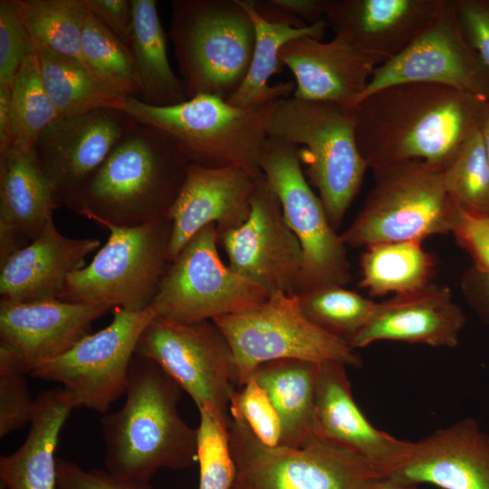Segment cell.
<instances>
[{
  "label": "cell",
  "mask_w": 489,
  "mask_h": 489,
  "mask_svg": "<svg viewBox=\"0 0 489 489\" xmlns=\"http://www.w3.org/2000/svg\"><path fill=\"white\" fill-rule=\"evenodd\" d=\"M486 97L448 86L407 82L357 106L356 139L372 170L422 161L445 170L483 122Z\"/></svg>",
  "instance_id": "1"
},
{
  "label": "cell",
  "mask_w": 489,
  "mask_h": 489,
  "mask_svg": "<svg viewBox=\"0 0 489 489\" xmlns=\"http://www.w3.org/2000/svg\"><path fill=\"white\" fill-rule=\"evenodd\" d=\"M190 163L168 134L136 122L66 206L102 227L164 218Z\"/></svg>",
  "instance_id": "2"
},
{
  "label": "cell",
  "mask_w": 489,
  "mask_h": 489,
  "mask_svg": "<svg viewBox=\"0 0 489 489\" xmlns=\"http://www.w3.org/2000/svg\"><path fill=\"white\" fill-rule=\"evenodd\" d=\"M181 390L156 362L133 357L123 406L101 419L107 471L150 482L160 469L182 470L197 461V428L178 412Z\"/></svg>",
  "instance_id": "3"
},
{
  "label": "cell",
  "mask_w": 489,
  "mask_h": 489,
  "mask_svg": "<svg viewBox=\"0 0 489 489\" xmlns=\"http://www.w3.org/2000/svg\"><path fill=\"white\" fill-rule=\"evenodd\" d=\"M280 101L240 108L219 97L199 94L173 106L156 107L127 96L122 110L171 137L191 163L235 167L258 179L264 177L261 153Z\"/></svg>",
  "instance_id": "4"
},
{
  "label": "cell",
  "mask_w": 489,
  "mask_h": 489,
  "mask_svg": "<svg viewBox=\"0 0 489 489\" xmlns=\"http://www.w3.org/2000/svg\"><path fill=\"white\" fill-rule=\"evenodd\" d=\"M168 36L187 99L228 101L248 72L255 41L239 0H173Z\"/></svg>",
  "instance_id": "5"
},
{
  "label": "cell",
  "mask_w": 489,
  "mask_h": 489,
  "mask_svg": "<svg viewBox=\"0 0 489 489\" xmlns=\"http://www.w3.org/2000/svg\"><path fill=\"white\" fill-rule=\"evenodd\" d=\"M357 107L282 99L271 120L268 136L296 144L306 174L317 188L334 229L358 194L368 165L356 139Z\"/></svg>",
  "instance_id": "6"
},
{
  "label": "cell",
  "mask_w": 489,
  "mask_h": 489,
  "mask_svg": "<svg viewBox=\"0 0 489 489\" xmlns=\"http://www.w3.org/2000/svg\"><path fill=\"white\" fill-rule=\"evenodd\" d=\"M374 187L351 224L340 235L343 244L417 241L451 233L455 202L444 170L422 161H407L373 170Z\"/></svg>",
  "instance_id": "7"
},
{
  "label": "cell",
  "mask_w": 489,
  "mask_h": 489,
  "mask_svg": "<svg viewBox=\"0 0 489 489\" xmlns=\"http://www.w3.org/2000/svg\"><path fill=\"white\" fill-rule=\"evenodd\" d=\"M229 439L236 468L230 489H369L386 478L359 455L317 436L297 447L266 446L235 416Z\"/></svg>",
  "instance_id": "8"
},
{
  "label": "cell",
  "mask_w": 489,
  "mask_h": 489,
  "mask_svg": "<svg viewBox=\"0 0 489 489\" xmlns=\"http://www.w3.org/2000/svg\"><path fill=\"white\" fill-rule=\"evenodd\" d=\"M105 228L107 242L89 264L68 277L59 300L133 312L149 307L170 262L169 220Z\"/></svg>",
  "instance_id": "9"
},
{
  "label": "cell",
  "mask_w": 489,
  "mask_h": 489,
  "mask_svg": "<svg viewBox=\"0 0 489 489\" xmlns=\"http://www.w3.org/2000/svg\"><path fill=\"white\" fill-rule=\"evenodd\" d=\"M231 347L238 388L259 365L276 360L337 361L359 367L346 341L322 331L302 311L299 294H271L258 306L212 320Z\"/></svg>",
  "instance_id": "10"
},
{
  "label": "cell",
  "mask_w": 489,
  "mask_h": 489,
  "mask_svg": "<svg viewBox=\"0 0 489 489\" xmlns=\"http://www.w3.org/2000/svg\"><path fill=\"white\" fill-rule=\"evenodd\" d=\"M260 168L302 250L298 294L321 285L345 286L351 279L345 244L304 176L299 146L268 136Z\"/></svg>",
  "instance_id": "11"
},
{
  "label": "cell",
  "mask_w": 489,
  "mask_h": 489,
  "mask_svg": "<svg viewBox=\"0 0 489 489\" xmlns=\"http://www.w3.org/2000/svg\"><path fill=\"white\" fill-rule=\"evenodd\" d=\"M215 225L197 233L169 262L151 306L158 316L182 322L201 321L253 309L268 297L222 261Z\"/></svg>",
  "instance_id": "12"
},
{
  "label": "cell",
  "mask_w": 489,
  "mask_h": 489,
  "mask_svg": "<svg viewBox=\"0 0 489 489\" xmlns=\"http://www.w3.org/2000/svg\"><path fill=\"white\" fill-rule=\"evenodd\" d=\"M112 312L108 326L86 334L65 353L36 366L30 376L60 383L81 407L107 413L111 403L125 394L139 338L157 316L151 305L135 312L116 307Z\"/></svg>",
  "instance_id": "13"
},
{
  "label": "cell",
  "mask_w": 489,
  "mask_h": 489,
  "mask_svg": "<svg viewBox=\"0 0 489 489\" xmlns=\"http://www.w3.org/2000/svg\"><path fill=\"white\" fill-rule=\"evenodd\" d=\"M135 355L156 362L197 408L229 414L237 383L230 345L213 321L182 323L156 316L142 332Z\"/></svg>",
  "instance_id": "14"
},
{
  "label": "cell",
  "mask_w": 489,
  "mask_h": 489,
  "mask_svg": "<svg viewBox=\"0 0 489 489\" xmlns=\"http://www.w3.org/2000/svg\"><path fill=\"white\" fill-rule=\"evenodd\" d=\"M426 82L489 95V69L468 43L455 0H445L422 32L398 55L379 64L359 103L391 85Z\"/></svg>",
  "instance_id": "15"
},
{
  "label": "cell",
  "mask_w": 489,
  "mask_h": 489,
  "mask_svg": "<svg viewBox=\"0 0 489 489\" xmlns=\"http://www.w3.org/2000/svg\"><path fill=\"white\" fill-rule=\"evenodd\" d=\"M229 267L264 290L298 294L303 265L301 244L264 177L256 180L251 211L239 227L219 235Z\"/></svg>",
  "instance_id": "16"
},
{
  "label": "cell",
  "mask_w": 489,
  "mask_h": 489,
  "mask_svg": "<svg viewBox=\"0 0 489 489\" xmlns=\"http://www.w3.org/2000/svg\"><path fill=\"white\" fill-rule=\"evenodd\" d=\"M137 121L117 109L58 118L39 136L34 153L60 206H66Z\"/></svg>",
  "instance_id": "17"
},
{
  "label": "cell",
  "mask_w": 489,
  "mask_h": 489,
  "mask_svg": "<svg viewBox=\"0 0 489 489\" xmlns=\"http://www.w3.org/2000/svg\"><path fill=\"white\" fill-rule=\"evenodd\" d=\"M256 180L235 167L190 163L181 189L166 216L171 224L169 261L208 225H215L219 235L243 225L251 211Z\"/></svg>",
  "instance_id": "18"
},
{
  "label": "cell",
  "mask_w": 489,
  "mask_h": 489,
  "mask_svg": "<svg viewBox=\"0 0 489 489\" xmlns=\"http://www.w3.org/2000/svg\"><path fill=\"white\" fill-rule=\"evenodd\" d=\"M314 434L359 455L385 477L408 460L413 448V442L369 423L352 397L346 365L337 361L320 362Z\"/></svg>",
  "instance_id": "19"
},
{
  "label": "cell",
  "mask_w": 489,
  "mask_h": 489,
  "mask_svg": "<svg viewBox=\"0 0 489 489\" xmlns=\"http://www.w3.org/2000/svg\"><path fill=\"white\" fill-rule=\"evenodd\" d=\"M106 305L59 299L32 302L0 301V344L9 348L25 370L69 350L109 312Z\"/></svg>",
  "instance_id": "20"
},
{
  "label": "cell",
  "mask_w": 489,
  "mask_h": 489,
  "mask_svg": "<svg viewBox=\"0 0 489 489\" xmlns=\"http://www.w3.org/2000/svg\"><path fill=\"white\" fill-rule=\"evenodd\" d=\"M386 478L410 487L489 489V435L473 418L461 419L413 442L408 460Z\"/></svg>",
  "instance_id": "21"
},
{
  "label": "cell",
  "mask_w": 489,
  "mask_h": 489,
  "mask_svg": "<svg viewBox=\"0 0 489 489\" xmlns=\"http://www.w3.org/2000/svg\"><path fill=\"white\" fill-rule=\"evenodd\" d=\"M280 61L295 78L292 96L357 107L371 75L382 62L344 39L301 37L286 43Z\"/></svg>",
  "instance_id": "22"
},
{
  "label": "cell",
  "mask_w": 489,
  "mask_h": 489,
  "mask_svg": "<svg viewBox=\"0 0 489 489\" xmlns=\"http://www.w3.org/2000/svg\"><path fill=\"white\" fill-rule=\"evenodd\" d=\"M445 0H332L326 14L334 36L382 63L402 52Z\"/></svg>",
  "instance_id": "23"
},
{
  "label": "cell",
  "mask_w": 489,
  "mask_h": 489,
  "mask_svg": "<svg viewBox=\"0 0 489 489\" xmlns=\"http://www.w3.org/2000/svg\"><path fill=\"white\" fill-rule=\"evenodd\" d=\"M465 324V313L453 300L450 289L431 283L377 302L350 347L354 350L379 340H395L453 349L459 344Z\"/></svg>",
  "instance_id": "24"
},
{
  "label": "cell",
  "mask_w": 489,
  "mask_h": 489,
  "mask_svg": "<svg viewBox=\"0 0 489 489\" xmlns=\"http://www.w3.org/2000/svg\"><path fill=\"white\" fill-rule=\"evenodd\" d=\"M95 238H71L53 220L24 247L0 263V301L32 302L59 299L68 277L98 250Z\"/></svg>",
  "instance_id": "25"
},
{
  "label": "cell",
  "mask_w": 489,
  "mask_h": 489,
  "mask_svg": "<svg viewBox=\"0 0 489 489\" xmlns=\"http://www.w3.org/2000/svg\"><path fill=\"white\" fill-rule=\"evenodd\" d=\"M59 206L34 150L0 153V263L34 240Z\"/></svg>",
  "instance_id": "26"
},
{
  "label": "cell",
  "mask_w": 489,
  "mask_h": 489,
  "mask_svg": "<svg viewBox=\"0 0 489 489\" xmlns=\"http://www.w3.org/2000/svg\"><path fill=\"white\" fill-rule=\"evenodd\" d=\"M80 407L63 387L45 390L35 398L24 442L0 457L3 489H58L56 447L67 419Z\"/></svg>",
  "instance_id": "27"
},
{
  "label": "cell",
  "mask_w": 489,
  "mask_h": 489,
  "mask_svg": "<svg viewBox=\"0 0 489 489\" xmlns=\"http://www.w3.org/2000/svg\"><path fill=\"white\" fill-rule=\"evenodd\" d=\"M320 362L284 359L263 363L249 378L266 392L282 422L280 446H301L315 436Z\"/></svg>",
  "instance_id": "28"
},
{
  "label": "cell",
  "mask_w": 489,
  "mask_h": 489,
  "mask_svg": "<svg viewBox=\"0 0 489 489\" xmlns=\"http://www.w3.org/2000/svg\"><path fill=\"white\" fill-rule=\"evenodd\" d=\"M253 20L255 41L250 67L239 89L227 101L240 108H254L289 98L295 90L292 82L269 84V79L282 72L281 49L301 37L322 40L328 23L326 19L302 28L271 23L262 18L254 8V0H239Z\"/></svg>",
  "instance_id": "29"
},
{
  "label": "cell",
  "mask_w": 489,
  "mask_h": 489,
  "mask_svg": "<svg viewBox=\"0 0 489 489\" xmlns=\"http://www.w3.org/2000/svg\"><path fill=\"white\" fill-rule=\"evenodd\" d=\"M133 27L129 48L141 101L167 107L187 100L182 80L172 70L156 0H131Z\"/></svg>",
  "instance_id": "30"
},
{
  "label": "cell",
  "mask_w": 489,
  "mask_h": 489,
  "mask_svg": "<svg viewBox=\"0 0 489 489\" xmlns=\"http://www.w3.org/2000/svg\"><path fill=\"white\" fill-rule=\"evenodd\" d=\"M360 267L359 285L370 295H401L432 283L436 259L422 247V242L381 243L366 247Z\"/></svg>",
  "instance_id": "31"
},
{
  "label": "cell",
  "mask_w": 489,
  "mask_h": 489,
  "mask_svg": "<svg viewBox=\"0 0 489 489\" xmlns=\"http://www.w3.org/2000/svg\"><path fill=\"white\" fill-rule=\"evenodd\" d=\"M41 78L59 118L99 109L122 110L125 96L101 85L77 61L46 50H37Z\"/></svg>",
  "instance_id": "32"
},
{
  "label": "cell",
  "mask_w": 489,
  "mask_h": 489,
  "mask_svg": "<svg viewBox=\"0 0 489 489\" xmlns=\"http://www.w3.org/2000/svg\"><path fill=\"white\" fill-rule=\"evenodd\" d=\"M14 1L36 51H50L82 65L81 38L88 14L82 0Z\"/></svg>",
  "instance_id": "33"
},
{
  "label": "cell",
  "mask_w": 489,
  "mask_h": 489,
  "mask_svg": "<svg viewBox=\"0 0 489 489\" xmlns=\"http://www.w3.org/2000/svg\"><path fill=\"white\" fill-rule=\"evenodd\" d=\"M58 118L43 86L35 52L24 62L10 84L8 149L34 151L41 133Z\"/></svg>",
  "instance_id": "34"
},
{
  "label": "cell",
  "mask_w": 489,
  "mask_h": 489,
  "mask_svg": "<svg viewBox=\"0 0 489 489\" xmlns=\"http://www.w3.org/2000/svg\"><path fill=\"white\" fill-rule=\"evenodd\" d=\"M83 67L101 85L122 96L139 98L129 46L88 11L81 38Z\"/></svg>",
  "instance_id": "35"
},
{
  "label": "cell",
  "mask_w": 489,
  "mask_h": 489,
  "mask_svg": "<svg viewBox=\"0 0 489 489\" xmlns=\"http://www.w3.org/2000/svg\"><path fill=\"white\" fill-rule=\"evenodd\" d=\"M299 296L310 321L350 345L368 323L377 303L338 284L318 286Z\"/></svg>",
  "instance_id": "36"
},
{
  "label": "cell",
  "mask_w": 489,
  "mask_h": 489,
  "mask_svg": "<svg viewBox=\"0 0 489 489\" xmlns=\"http://www.w3.org/2000/svg\"><path fill=\"white\" fill-rule=\"evenodd\" d=\"M198 411V489H230L236 473L229 439L230 415L214 407H202Z\"/></svg>",
  "instance_id": "37"
},
{
  "label": "cell",
  "mask_w": 489,
  "mask_h": 489,
  "mask_svg": "<svg viewBox=\"0 0 489 489\" xmlns=\"http://www.w3.org/2000/svg\"><path fill=\"white\" fill-rule=\"evenodd\" d=\"M444 183L450 198L463 210L489 216V159L480 130L444 170Z\"/></svg>",
  "instance_id": "38"
},
{
  "label": "cell",
  "mask_w": 489,
  "mask_h": 489,
  "mask_svg": "<svg viewBox=\"0 0 489 489\" xmlns=\"http://www.w3.org/2000/svg\"><path fill=\"white\" fill-rule=\"evenodd\" d=\"M230 416L241 417L264 445L277 446L282 439V422L264 389L249 378L232 392Z\"/></svg>",
  "instance_id": "39"
},
{
  "label": "cell",
  "mask_w": 489,
  "mask_h": 489,
  "mask_svg": "<svg viewBox=\"0 0 489 489\" xmlns=\"http://www.w3.org/2000/svg\"><path fill=\"white\" fill-rule=\"evenodd\" d=\"M36 52L14 0L0 1V86H10L24 62Z\"/></svg>",
  "instance_id": "40"
},
{
  "label": "cell",
  "mask_w": 489,
  "mask_h": 489,
  "mask_svg": "<svg viewBox=\"0 0 489 489\" xmlns=\"http://www.w3.org/2000/svg\"><path fill=\"white\" fill-rule=\"evenodd\" d=\"M25 373L0 371V437L31 423L34 401Z\"/></svg>",
  "instance_id": "41"
},
{
  "label": "cell",
  "mask_w": 489,
  "mask_h": 489,
  "mask_svg": "<svg viewBox=\"0 0 489 489\" xmlns=\"http://www.w3.org/2000/svg\"><path fill=\"white\" fill-rule=\"evenodd\" d=\"M451 233L471 256L473 266L489 274V216L470 214L455 203Z\"/></svg>",
  "instance_id": "42"
},
{
  "label": "cell",
  "mask_w": 489,
  "mask_h": 489,
  "mask_svg": "<svg viewBox=\"0 0 489 489\" xmlns=\"http://www.w3.org/2000/svg\"><path fill=\"white\" fill-rule=\"evenodd\" d=\"M58 489H152L150 482L133 480L106 469H83L76 463L57 458Z\"/></svg>",
  "instance_id": "43"
},
{
  "label": "cell",
  "mask_w": 489,
  "mask_h": 489,
  "mask_svg": "<svg viewBox=\"0 0 489 489\" xmlns=\"http://www.w3.org/2000/svg\"><path fill=\"white\" fill-rule=\"evenodd\" d=\"M462 30L489 69V0H455Z\"/></svg>",
  "instance_id": "44"
},
{
  "label": "cell",
  "mask_w": 489,
  "mask_h": 489,
  "mask_svg": "<svg viewBox=\"0 0 489 489\" xmlns=\"http://www.w3.org/2000/svg\"><path fill=\"white\" fill-rule=\"evenodd\" d=\"M82 1L91 14L129 46L133 27L131 0Z\"/></svg>",
  "instance_id": "45"
},
{
  "label": "cell",
  "mask_w": 489,
  "mask_h": 489,
  "mask_svg": "<svg viewBox=\"0 0 489 489\" xmlns=\"http://www.w3.org/2000/svg\"><path fill=\"white\" fill-rule=\"evenodd\" d=\"M461 290L467 304L489 326V274L471 265L462 276Z\"/></svg>",
  "instance_id": "46"
},
{
  "label": "cell",
  "mask_w": 489,
  "mask_h": 489,
  "mask_svg": "<svg viewBox=\"0 0 489 489\" xmlns=\"http://www.w3.org/2000/svg\"><path fill=\"white\" fill-rule=\"evenodd\" d=\"M275 2L310 25L325 19L332 0H275Z\"/></svg>",
  "instance_id": "47"
},
{
  "label": "cell",
  "mask_w": 489,
  "mask_h": 489,
  "mask_svg": "<svg viewBox=\"0 0 489 489\" xmlns=\"http://www.w3.org/2000/svg\"><path fill=\"white\" fill-rule=\"evenodd\" d=\"M254 4L258 14L268 22L283 24L296 28L309 25L279 5L275 0H254Z\"/></svg>",
  "instance_id": "48"
},
{
  "label": "cell",
  "mask_w": 489,
  "mask_h": 489,
  "mask_svg": "<svg viewBox=\"0 0 489 489\" xmlns=\"http://www.w3.org/2000/svg\"><path fill=\"white\" fill-rule=\"evenodd\" d=\"M10 86H0V153L8 149Z\"/></svg>",
  "instance_id": "49"
},
{
  "label": "cell",
  "mask_w": 489,
  "mask_h": 489,
  "mask_svg": "<svg viewBox=\"0 0 489 489\" xmlns=\"http://www.w3.org/2000/svg\"><path fill=\"white\" fill-rule=\"evenodd\" d=\"M480 133L489 159V95L486 97L485 110L480 129Z\"/></svg>",
  "instance_id": "50"
},
{
  "label": "cell",
  "mask_w": 489,
  "mask_h": 489,
  "mask_svg": "<svg viewBox=\"0 0 489 489\" xmlns=\"http://www.w3.org/2000/svg\"><path fill=\"white\" fill-rule=\"evenodd\" d=\"M415 487L405 486L384 478L369 489H414Z\"/></svg>",
  "instance_id": "51"
}]
</instances>
